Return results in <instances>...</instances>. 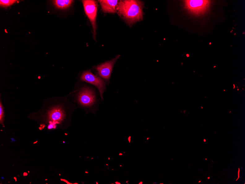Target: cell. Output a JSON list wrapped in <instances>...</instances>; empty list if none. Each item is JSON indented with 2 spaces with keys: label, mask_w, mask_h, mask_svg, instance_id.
Here are the masks:
<instances>
[{
  "label": "cell",
  "mask_w": 245,
  "mask_h": 184,
  "mask_svg": "<svg viewBox=\"0 0 245 184\" xmlns=\"http://www.w3.org/2000/svg\"><path fill=\"white\" fill-rule=\"evenodd\" d=\"M143 2L139 1H120L118 2L116 11L128 25H132L143 20Z\"/></svg>",
  "instance_id": "6da1fadb"
},
{
  "label": "cell",
  "mask_w": 245,
  "mask_h": 184,
  "mask_svg": "<svg viewBox=\"0 0 245 184\" xmlns=\"http://www.w3.org/2000/svg\"><path fill=\"white\" fill-rule=\"evenodd\" d=\"M85 12L91 23L94 39L96 34V17L97 15L98 5L97 2L93 0L82 1Z\"/></svg>",
  "instance_id": "7a4b0ae2"
},
{
  "label": "cell",
  "mask_w": 245,
  "mask_h": 184,
  "mask_svg": "<svg viewBox=\"0 0 245 184\" xmlns=\"http://www.w3.org/2000/svg\"><path fill=\"white\" fill-rule=\"evenodd\" d=\"M81 80L97 87L99 90L102 100L103 99L102 94L105 89V84L101 78L95 76L90 71H88L83 73Z\"/></svg>",
  "instance_id": "3957f363"
},
{
  "label": "cell",
  "mask_w": 245,
  "mask_h": 184,
  "mask_svg": "<svg viewBox=\"0 0 245 184\" xmlns=\"http://www.w3.org/2000/svg\"><path fill=\"white\" fill-rule=\"evenodd\" d=\"M78 102L85 107H91L96 101V96L94 93L88 88H83L79 93Z\"/></svg>",
  "instance_id": "277c9868"
},
{
  "label": "cell",
  "mask_w": 245,
  "mask_h": 184,
  "mask_svg": "<svg viewBox=\"0 0 245 184\" xmlns=\"http://www.w3.org/2000/svg\"><path fill=\"white\" fill-rule=\"evenodd\" d=\"M119 56L118 55V56L112 60L103 63L96 67L98 74L101 77L106 80H108L110 79L114 64L119 58Z\"/></svg>",
  "instance_id": "5b68a950"
},
{
  "label": "cell",
  "mask_w": 245,
  "mask_h": 184,
  "mask_svg": "<svg viewBox=\"0 0 245 184\" xmlns=\"http://www.w3.org/2000/svg\"><path fill=\"white\" fill-rule=\"evenodd\" d=\"M65 114L64 111L61 108L57 107L51 109L48 112V117L50 124L55 125L59 124L64 119Z\"/></svg>",
  "instance_id": "8992f818"
},
{
  "label": "cell",
  "mask_w": 245,
  "mask_h": 184,
  "mask_svg": "<svg viewBox=\"0 0 245 184\" xmlns=\"http://www.w3.org/2000/svg\"><path fill=\"white\" fill-rule=\"evenodd\" d=\"M99 2L102 11L104 13H115L118 3L117 0H100Z\"/></svg>",
  "instance_id": "52a82bcc"
},
{
  "label": "cell",
  "mask_w": 245,
  "mask_h": 184,
  "mask_svg": "<svg viewBox=\"0 0 245 184\" xmlns=\"http://www.w3.org/2000/svg\"><path fill=\"white\" fill-rule=\"evenodd\" d=\"M185 7L189 11L196 12L204 8L208 2L204 1H185Z\"/></svg>",
  "instance_id": "ba28073f"
},
{
  "label": "cell",
  "mask_w": 245,
  "mask_h": 184,
  "mask_svg": "<svg viewBox=\"0 0 245 184\" xmlns=\"http://www.w3.org/2000/svg\"><path fill=\"white\" fill-rule=\"evenodd\" d=\"M74 1L72 0H55L53 1V3L57 8L63 10L70 7Z\"/></svg>",
  "instance_id": "9c48e42d"
},
{
  "label": "cell",
  "mask_w": 245,
  "mask_h": 184,
  "mask_svg": "<svg viewBox=\"0 0 245 184\" xmlns=\"http://www.w3.org/2000/svg\"><path fill=\"white\" fill-rule=\"evenodd\" d=\"M17 1L16 0H1L0 5L2 7H6L13 5Z\"/></svg>",
  "instance_id": "30bf717a"
},
{
  "label": "cell",
  "mask_w": 245,
  "mask_h": 184,
  "mask_svg": "<svg viewBox=\"0 0 245 184\" xmlns=\"http://www.w3.org/2000/svg\"><path fill=\"white\" fill-rule=\"evenodd\" d=\"M3 111L2 106L1 103L0 104V122L1 124H2L3 119Z\"/></svg>",
  "instance_id": "8fae6325"
},
{
  "label": "cell",
  "mask_w": 245,
  "mask_h": 184,
  "mask_svg": "<svg viewBox=\"0 0 245 184\" xmlns=\"http://www.w3.org/2000/svg\"><path fill=\"white\" fill-rule=\"evenodd\" d=\"M55 127L54 125L53 124H50V125L48 126V128L49 129H52L53 128H55Z\"/></svg>",
  "instance_id": "7c38bea8"
},
{
  "label": "cell",
  "mask_w": 245,
  "mask_h": 184,
  "mask_svg": "<svg viewBox=\"0 0 245 184\" xmlns=\"http://www.w3.org/2000/svg\"><path fill=\"white\" fill-rule=\"evenodd\" d=\"M239 173H240V169H239V171H238V178L236 180V181H237V180H238L239 179Z\"/></svg>",
  "instance_id": "4fadbf2b"
},
{
  "label": "cell",
  "mask_w": 245,
  "mask_h": 184,
  "mask_svg": "<svg viewBox=\"0 0 245 184\" xmlns=\"http://www.w3.org/2000/svg\"><path fill=\"white\" fill-rule=\"evenodd\" d=\"M204 142H206V140H205V139H204Z\"/></svg>",
  "instance_id": "5bb4252c"
},
{
  "label": "cell",
  "mask_w": 245,
  "mask_h": 184,
  "mask_svg": "<svg viewBox=\"0 0 245 184\" xmlns=\"http://www.w3.org/2000/svg\"><path fill=\"white\" fill-rule=\"evenodd\" d=\"M139 184H143V182H141V183H140Z\"/></svg>",
  "instance_id": "9a60e30c"
},
{
  "label": "cell",
  "mask_w": 245,
  "mask_h": 184,
  "mask_svg": "<svg viewBox=\"0 0 245 184\" xmlns=\"http://www.w3.org/2000/svg\"><path fill=\"white\" fill-rule=\"evenodd\" d=\"M234 88H235V85H234Z\"/></svg>",
  "instance_id": "2e32d148"
},
{
  "label": "cell",
  "mask_w": 245,
  "mask_h": 184,
  "mask_svg": "<svg viewBox=\"0 0 245 184\" xmlns=\"http://www.w3.org/2000/svg\"><path fill=\"white\" fill-rule=\"evenodd\" d=\"M200 182H201V181H200L199 182V183Z\"/></svg>",
  "instance_id": "e0dca14e"
},
{
  "label": "cell",
  "mask_w": 245,
  "mask_h": 184,
  "mask_svg": "<svg viewBox=\"0 0 245 184\" xmlns=\"http://www.w3.org/2000/svg\"><path fill=\"white\" fill-rule=\"evenodd\" d=\"M208 179H209V177H208Z\"/></svg>",
  "instance_id": "ac0fdd59"
}]
</instances>
